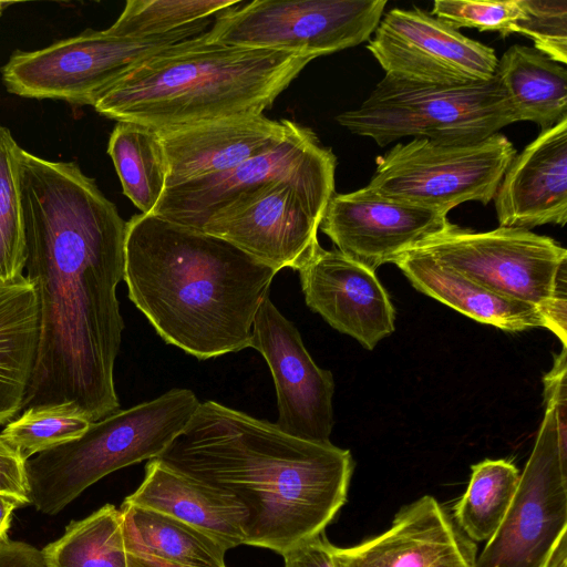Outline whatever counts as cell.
<instances>
[{
    "label": "cell",
    "instance_id": "42",
    "mask_svg": "<svg viewBox=\"0 0 567 567\" xmlns=\"http://www.w3.org/2000/svg\"><path fill=\"white\" fill-rule=\"evenodd\" d=\"M14 3H16V2H10V1H0V17H1V14H2L3 10H4L7 7H9V6H11V4H14Z\"/></svg>",
    "mask_w": 567,
    "mask_h": 567
},
{
    "label": "cell",
    "instance_id": "37",
    "mask_svg": "<svg viewBox=\"0 0 567 567\" xmlns=\"http://www.w3.org/2000/svg\"><path fill=\"white\" fill-rule=\"evenodd\" d=\"M0 567H48L42 549L8 538L0 542Z\"/></svg>",
    "mask_w": 567,
    "mask_h": 567
},
{
    "label": "cell",
    "instance_id": "19",
    "mask_svg": "<svg viewBox=\"0 0 567 567\" xmlns=\"http://www.w3.org/2000/svg\"><path fill=\"white\" fill-rule=\"evenodd\" d=\"M499 227L567 221V118L544 130L508 165L494 195Z\"/></svg>",
    "mask_w": 567,
    "mask_h": 567
},
{
    "label": "cell",
    "instance_id": "31",
    "mask_svg": "<svg viewBox=\"0 0 567 567\" xmlns=\"http://www.w3.org/2000/svg\"><path fill=\"white\" fill-rule=\"evenodd\" d=\"M239 0H128L111 29L126 37L168 33L208 20Z\"/></svg>",
    "mask_w": 567,
    "mask_h": 567
},
{
    "label": "cell",
    "instance_id": "35",
    "mask_svg": "<svg viewBox=\"0 0 567 567\" xmlns=\"http://www.w3.org/2000/svg\"><path fill=\"white\" fill-rule=\"evenodd\" d=\"M0 493L29 502L25 460L0 436Z\"/></svg>",
    "mask_w": 567,
    "mask_h": 567
},
{
    "label": "cell",
    "instance_id": "30",
    "mask_svg": "<svg viewBox=\"0 0 567 567\" xmlns=\"http://www.w3.org/2000/svg\"><path fill=\"white\" fill-rule=\"evenodd\" d=\"M9 423L0 436L27 461L82 436L92 421L71 403L32 406Z\"/></svg>",
    "mask_w": 567,
    "mask_h": 567
},
{
    "label": "cell",
    "instance_id": "10",
    "mask_svg": "<svg viewBox=\"0 0 567 567\" xmlns=\"http://www.w3.org/2000/svg\"><path fill=\"white\" fill-rule=\"evenodd\" d=\"M385 6V0L240 1L218 13L205 34L225 44L316 59L367 41Z\"/></svg>",
    "mask_w": 567,
    "mask_h": 567
},
{
    "label": "cell",
    "instance_id": "13",
    "mask_svg": "<svg viewBox=\"0 0 567 567\" xmlns=\"http://www.w3.org/2000/svg\"><path fill=\"white\" fill-rule=\"evenodd\" d=\"M327 204L285 182L249 188L216 209L202 230L279 271L299 270L316 254Z\"/></svg>",
    "mask_w": 567,
    "mask_h": 567
},
{
    "label": "cell",
    "instance_id": "34",
    "mask_svg": "<svg viewBox=\"0 0 567 567\" xmlns=\"http://www.w3.org/2000/svg\"><path fill=\"white\" fill-rule=\"evenodd\" d=\"M543 382L545 405L554 409L559 443L567 450V347L555 355L553 368Z\"/></svg>",
    "mask_w": 567,
    "mask_h": 567
},
{
    "label": "cell",
    "instance_id": "25",
    "mask_svg": "<svg viewBox=\"0 0 567 567\" xmlns=\"http://www.w3.org/2000/svg\"><path fill=\"white\" fill-rule=\"evenodd\" d=\"M120 512L127 554L147 555L181 567H226L227 547L200 529L124 502Z\"/></svg>",
    "mask_w": 567,
    "mask_h": 567
},
{
    "label": "cell",
    "instance_id": "2",
    "mask_svg": "<svg viewBox=\"0 0 567 567\" xmlns=\"http://www.w3.org/2000/svg\"><path fill=\"white\" fill-rule=\"evenodd\" d=\"M155 460L240 506L245 545L282 556L323 534L354 468L349 450L293 437L215 401L200 403Z\"/></svg>",
    "mask_w": 567,
    "mask_h": 567
},
{
    "label": "cell",
    "instance_id": "26",
    "mask_svg": "<svg viewBox=\"0 0 567 567\" xmlns=\"http://www.w3.org/2000/svg\"><path fill=\"white\" fill-rule=\"evenodd\" d=\"M124 195L141 210L153 214L165 188L167 165L157 131L117 122L107 145Z\"/></svg>",
    "mask_w": 567,
    "mask_h": 567
},
{
    "label": "cell",
    "instance_id": "32",
    "mask_svg": "<svg viewBox=\"0 0 567 567\" xmlns=\"http://www.w3.org/2000/svg\"><path fill=\"white\" fill-rule=\"evenodd\" d=\"M522 16L514 32L534 42L551 60L567 62V0H519Z\"/></svg>",
    "mask_w": 567,
    "mask_h": 567
},
{
    "label": "cell",
    "instance_id": "9",
    "mask_svg": "<svg viewBox=\"0 0 567 567\" xmlns=\"http://www.w3.org/2000/svg\"><path fill=\"white\" fill-rule=\"evenodd\" d=\"M515 155L501 133L470 144L413 138L382 156L364 187L384 198L446 212L471 200L487 205Z\"/></svg>",
    "mask_w": 567,
    "mask_h": 567
},
{
    "label": "cell",
    "instance_id": "8",
    "mask_svg": "<svg viewBox=\"0 0 567 567\" xmlns=\"http://www.w3.org/2000/svg\"><path fill=\"white\" fill-rule=\"evenodd\" d=\"M204 20L168 33L136 38L109 27L34 51H14L1 68L9 93L28 99L94 104L120 80L151 58L208 30Z\"/></svg>",
    "mask_w": 567,
    "mask_h": 567
},
{
    "label": "cell",
    "instance_id": "33",
    "mask_svg": "<svg viewBox=\"0 0 567 567\" xmlns=\"http://www.w3.org/2000/svg\"><path fill=\"white\" fill-rule=\"evenodd\" d=\"M432 14L455 29L497 31L505 38L514 33L515 24L522 16V7L519 0H436Z\"/></svg>",
    "mask_w": 567,
    "mask_h": 567
},
{
    "label": "cell",
    "instance_id": "22",
    "mask_svg": "<svg viewBox=\"0 0 567 567\" xmlns=\"http://www.w3.org/2000/svg\"><path fill=\"white\" fill-rule=\"evenodd\" d=\"M124 503L177 518L216 538L227 549L246 544V513L240 506L167 468L155 458L147 463L141 485Z\"/></svg>",
    "mask_w": 567,
    "mask_h": 567
},
{
    "label": "cell",
    "instance_id": "12",
    "mask_svg": "<svg viewBox=\"0 0 567 567\" xmlns=\"http://www.w3.org/2000/svg\"><path fill=\"white\" fill-rule=\"evenodd\" d=\"M337 157L315 132L295 122L271 150L219 174L166 188L153 215L202 230L207 218L238 194L269 182H289L322 203L334 194Z\"/></svg>",
    "mask_w": 567,
    "mask_h": 567
},
{
    "label": "cell",
    "instance_id": "15",
    "mask_svg": "<svg viewBox=\"0 0 567 567\" xmlns=\"http://www.w3.org/2000/svg\"><path fill=\"white\" fill-rule=\"evenodd\" d=\"M250 348L265 358L275 382L276 425L293 437L330 442L333 427L332 373L316 364L296 326L269 297L264 299L256 313Z\"/></svg>",
    "mask_w": 567,
    "mask_h": 567
},
{
    "label": "cell",
    "instance_id": "39",
    "mask_svg": "<svg viewBox=\"0 0 567 567\" xmlns=\"http://www.w3.org/2000/svg\"><path fill=\"white\" fill-rule=\"evenodd\" d=\"M25 505L23 501L13 496L0 493V542L7 539V532L10 527L12 512Z\"/></svg>",
    "mask_w": 567,
    "mask_h": 567
},
{
    "label": "cell",
    "instance_id": "28",
    "mask_svg": "<svg viewBox=\"0 0 567 567\" xmlns=\"http://www.w3.org/2000/svg\"><path fill=\"white\" fill-rule=\"evenodd\" d=\"M518 481L517 467L507 460L474 464L467 488L453 509L458 529L472 542H487L504 519Z\"/></svg>",
    "mask_w": 567,
    "mask_h": 567
},
{
    "label": "cell",
    "instance_id": "36",
    "mask_svg": "<svg viewBox=\"0 0 567 567\" xmlns=\"http://www.w3.org/2000/svg\"><path fill=\"white\" fill-rule=\"evenodd\" d=\"M332 548L323 533L285 554V567H336Z\"/></svg>",
    "mask_w": 567,
    "mask_h": 567
},
{
    "label": "cell",
    "instance_id": "23",
    "mask_svg": "<svg viewBox=\"0 0 567 567\" xmlns=\"http://www.w3.org/2000/svg\"><path fill=\"white\" fill-rule=\"evenodd\" d=\"M40 337V305L33 284L20 276L0 281V425L22 411Z\"/></svg>",
    "mask_w": 567,
    "mask_h": 567
},
{
    "label": "cell",
    "instance_id": "6",
    "mask_svg": "<svg viewBox=\"0 0 567 567\" xmlns=\"http://www.w3.org/2000/svg\"><path fill=\"white\" fill-rule=\"evenodd\" d=\"M337 121L385 146L406 136L442 144L476 143L516 123V117L496 75L485 82L442 86L385 74L358 109L339 114Z\"/></svg>",
    "mask_w": 567,
    "mask_h": 567
},
{
    "label": "cell",
    "instance_id": "17",
    "mask_svg": "<svg viewBox=\"0 0 567 567\" xmlns=\"http://www.w3.org/2000/svg\"><path fill=\"white\" fill-rule=\"evenodd\" d=\"M298 272L307 306L365 349L394 331L395 311L375 271L320 246Z\"/></svg>",
    "mask_w": 567,
    "mask_h": 567
},
{
    "label": "cell",
    "instance_id": "41",
    "mask_svg": "<svg viewBox=\"0 0 567 567\" xmlns=\"http://www.w3.org/2000/svg\"><path fill=\"white\" fill-rule=\"evenodd\" d=\"M545 567H567L566 535L560 538V540L553 549Z\"/></svg>",
    "mask_w": 567,
    "mask_h": 567
},
{
    "label": "cell",
    "instance_id": "20",
    "mask_svg": "<svg viewBox=\"0 0 567 567\" xmlns=\"http://www.w3.org/2000/svg\"><path fill=\"white\" fill-rule=\"evenodd\" d=\"M463 533L431 495L403 506L391 526L351 547L333 545L336 567H430Z\"/></svg>",
    "mask_w": 567,
    "mask_h": 567
},
{
    "label": "cell",
    "instance_id": "38",
    "mask_svg": "<svg viewBox=\"0 0 567 567\" xmlns=\"http://www.w3.org/2000/svg\"><path fill=\"white\" fill-rule=\"evenodd\" d=\"M476 546L465 535L458 544L436 559L430 567H475Z\"/></svg>",
    "mask_w": 567,
    "mask_h": 567
},
{
    "label": "cell",
    "instance_id": "14",
    "mask_svg": "<svg viewBox=\"0 0 567 567\" xmlns=\"http://www.w3.org/2000/svg\"><path fill=\"white\" fill-rule=\"evenodd\" d=\"M367 49L386 75L431 85L485 82L498 63L493 48L419 8H394L382 16Z\"/></svg>",
    "mask_w": 567,
    "mask_h": 567
},
{
    "label": "cell",
    "instance_id": "18",
    "mask_svg": "<svg viewBox=\"0 0 567 567\" xmlns=\"http://www.w3.org/2000/svg\"><path fill=\"white\" fill-rule=\"evenodd\" d=\"M293 124L262 114L158 131L167 165L166 188L227 172L271 150Z\"/></svg>",
    "mask_w": 567,
    "mask_h": 567
},
{
    "label": "cell",
    "instance_id": "4",
    "mask_svg": "<svg viewBox=\"0 0 567 567\" xmlns=\"http://www.w3.org/2000/svg\"><path fill=\"white\" fill-rule=\"evenodd\" d=\"M205 33L138 65L94 104L95 111L157 132L262 115L315 59L210 41Z\"/></svg>",
    "mask_w": 567,
    "mask_h": 567
},
{
    "label": "cell",
    "instance_id": "16",
    "mask_svg": "<svg viewBox=\"0 0 567 567\" xmlns=\"http://www.w3.org/2000/svg\"><path fill=\"white\" fill-rule=\"evenodd\" d=\"M449 212L381 197L362 187L333 194L319 229L337 249L375 271L445 231Z\"/></svg>",
    "mask_w": 567,
    "mask_h": 567
},
{
    "label": "cell",
    "instance_id": "21",
    "mask_svg": "<svg viewBox=\"0 0 567 567\" xmlns=\"http://www.w3.org/2000/svg\"><path fill=\"white\" fill-rule=\"evenodd\" d=\"M393 264L416 290L481 323L506 331L548 327L535 306L495 293L423 251L411 249Z\"/></svg>",
    "mask_w": 567,
    "mask_h": 567
},
{
    "label": "cell",
    "instance_id": "3",
    "mask_svg": "<svg viewBox=\"0 0 567 567\" xmlns=\"http://www.w3.org/2000/svg\"><path fill=\"white\" fill-rule=\"evenodd\" d=\"M278 271L231 243L153 214L126 221L123 280L158 336L197 359L250 348Z\"/></svg>",
    "mask_w": 567,
    "mask_h": 567
},
{
    "label": "cell",
    "instance_id": "29",
    "mask_svg": "<svg viewBox=\"0 0 567 567\" xmlns=\"http://www.w3.org/2000/svg\"><path fill=\"white\" fill-rule=\"evenodd\" d=\"M21 147L0 124V281H10L25 268V235L21 203Z\"/></svg>",
    "mask_w": 567,
    "mask_h": 567
},
{
    "label": "cell",
    "instance_id": "5",
    "mask_svg": "<svg viewBox=\"0 0 567 567\" xmlns=\"http://www.w3.org/2000/svg\"><path fill=\"white\" fill-rule=\"evenodd\" d=\"M199 405L192 390L177 388L92 422L79 439L25 461L29 502L54 515L107 474L157 457Z\"/></svg>",
    "mask_w": 567,
    "mask_h": 567
},
{
    "label": "cell",
    "instance_id": "7",
    "mask_svg": "<svg viewBox=\"0 0 567 567\" xmlns=\"http://www.w3.org/2000/svg\"><path fill=\"white\" fill-rule=\"evenodd\" d=\"M420 251L501 296L538 308L567 347V250L530 230L473 231L452 224Z\"/></svg>",
    "mask_w": 567,
    "mask_h": 567
},
{
    "label": "cell",
    "instance_id": "11",
    "mask_svg": "<svg viewBox=\"0 0 567 567\" xmlns=\"http://www.w3.org/2000/svg\"><path fill=\"white\" fill-rule=\"evenodd\" d=\"M545 415L508 511L475 567H545L567 532V451L555 411Z\"/></svg>",
    "mask_w": 567,
    "mask_h": 567
},
{
    "label": "cell",
    "instance_id": "40",
    "mask_svg": "<svg viewBox=\"0 0 567 567\" xmlns=\"http://www.w3.org/2000/svg\"><path fill=\"white\" fill-rule=\"evenodd\" d=\"M128 567H181L147 555L128 554Z\"/></svg>",
    "mask_w": 567,
    "mask_h": 567
},
{
    "label": "cell",
    "instance_id": "24",
    "mask_svg": "<svg viewBox=\"0 0 567 567\" xmlns=\"http://www.w3.org/2000/svg\"><path fill=\"white\" fill-rule=\"evenodd\" d=\"M496 78L516 122L547 130L567 118V70L535 48L515 44L498 59Z\"/></svg>",
    "mask_w": 567,
    "mask_h": 567
},
{
    "label": "cell",
    "instance_id": "1",
    "mask_svg": "<svg viewBox=\"0 0 567 567\" xmlns=\"http://www.w3.org/2000/svg\"><path fill=\"white\" fill-rule=\"evenodd\" d=\"M27 278L40 305L38 355L22 411L71 403L92 422L120 410L114 363L124 321L126 221L75 162L20 153Z\"/></svg>",
    "mask_w": 567,
    "mask_h": 567
},
{
    "label": "cell",
    "instance_id": "27",
    "mask_svg": "<svg viewBox=\"0 0 567 567\" xmlns=\"http://www.w3.org/2000/svg\"><path fill=\"white\" fill-rule=\"evenodd\" d=\"M42 550L48 567H128L121 512L112 504L72 522Z\"/></svg>",
    "mask_w": 567,
    "mask_h": 567
}]
</instances>
